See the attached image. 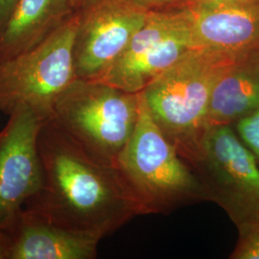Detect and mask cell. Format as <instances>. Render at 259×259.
<instances>
[{
  "label": "cell",
  "mask_w": 259,
  "mask_h": 259,
  "mask_svg": "<svg viewBox=\"0 0 259 259\" xmlns=\"http://www.w3.org/2000/svg\"><path fill=\"white\" fill-rule=\"evenodd\" d=\"M37 148L41 183L23 208L28 212L100 239L143 215L118 167L91 156L51 118L41 126Z\"/></svg>",
  "instance_id": "cell-1"
},
{
  "label": "cell",
  "mask_w": 259,
  "mask_h": 259,
  "mask_svg": "<svg viewBox=\"0 0 259 259\" xmlns=\"http://www.w3.org/2000/svg\"><path fill=\"white\" fill-rule=\"evenodd\" d=\"M238 234L237 244L230 258L259 259V222Z\"/></svg>",
  "instance_id": "cell-15"
},
{
  "label": "cell",
  "mask_w": 259,
  "mask_h": 259,
  "mask_svg": "<svg viewBox=\"0 0 259 259\" xmlns=\"http://www.w3.org/2000/svg\"><path fill=\"white\" fill-rule=\"evenodd\" d=\"M192 48L191 34L180 10H151L128 47L97 81L139 93Z\"/></svg>",
  "instance_id": "cell-7"
},
{
  "label": "cell",
  "mask_w": 259,
  "mask_h": 259,
  "mask_svg": "<svg viewBox=\"0 0 259 259\" xmlns=\"http://www.w3.org/2000/svg\"><path fill=\"white\" fill-rule=\"evenodd\" d=\"M235 58L192 48L140 92L153 119L189 164L209 128L207 115L214 87Z\"/></svg>",
  "instance_id": "cell-2"
},
{
  "label": "cell",
  "mask_w": 259,
  "mask_h": 259,
  "mask_svg": "<svg viewBox=\"0 0 259 259\" xmlns=\"http://www.w3.org/2000/svg\"><path fill=\"white\" fill-rule=\"evenodd\" d=\"M259 108V49L238 56L214 87L208 127L232 125Z\"/></svg>",
  "instance_id": "cell-13"
},
{
  "label": "cell",
  "mask_w": 259,
  "mask_h": 259,
  "mask_svg": "<svg viewBox=\"0 0 259 259\" xmlns=\"http://www.w3.org/2000/svg\"><path fill=\"white\" fill-rule=\"evenodd\" d=\"M19 0H0V29L9 19Z\"/></svg>",
  "instance_id": "cell-16"
},
{
  "label": "cell",
  "mask_w": 259,
  "mask_h": 259,
  "mask_svg": "<svg viewBox=\"0 0 259 259\" xmlns=\"http://www.w3.org/2000/svg\"><path fill=\"white\" fill-rule=\"evenodd\" d=\"M139 112V93L76 78L56 100L50 118L91 156L117 166Z\"/></svg>",
  "instance_id": "cell-4"
},
{
  "label": "cell",
  "mask_w": 259,
  "mask_h": 259,
  "mask_svg": "<svg viewBox=\"0 0 259 259\" xmlns=\"http://www.w3.org/2000/svg\"><path fill=\"white\" fill-rule=\"evenodd\" d=\"M193 1H198V0H177L175 3H173L172 5L168 6L166 8H171V7H175V6H179V5H182V4H185V3H188V2H193ZM165 9V8H163Z\"/></svg>",
  "instance_id": "cell-20"
},
{
  "label": "cell",
  "mask_w": 259,
  "mask_h": 259,
  "mask_svg": "<svg viewBox=\"0 0 259 259\" xmlns=\"http://www.w3.org/2000/svg\"><path fill=\"white\" fill-rule=\"evenodd\" d=\"M195 48L238 57L259 49V0H198L179 6Z\"/></svg>",
  "instance_id": "cell-10"
},
{
  "label": "cell",
  "mask_w": 259,
  "mask_h": 259,
  "mask_svg": "<svg viewBox=\"0 0 259 259\" xmlns=\"http://www.w3.org/2000/svg\"><path fill=\"white\" fill-rule=\"evenodd\" d=\"M9 259H93L101 239L47 222L23 209L8 232Z\"/></svg>",
  "instance_id": "cell-11"
},
{
  "label": "cell",
  "mask_w": 259,
  "mask_h": 259,
  "mask_svg": "<svg viewBox=\"0 0 259 259\" xmlns=\"http://www.w3.org/2000/svg\"><path fill=\"white\" fill-rule=\"evenodd\" d=\"M232 128L255 157L259 166V108L234 122Z\"/></svg>",
  "instance_id": "cell-14"
},
{
  "label": "cell",
  "mask_w": 259,
  "mask_h": 259,
  "mask_svg": "<svg viewBox=\"0 0 259 259\" xmlns=\"http://www.w3.org/2000/svg\"><path fill=\"white\" fill-rule=\"evenodd\" d=\"M11 236L9 233L0 231V259H9Z\"/></svg>",
  "instance_id": "cell-18"
},
{
  "label": "cell",
  "mask_w": 259,
  "mask_h": 259,
  "mask_svg": "<svg viewBox=\"0 0 259 259\" xmlns=\"http://www.w3.org/2000/svg\"><path fill=\"white\" fill-rule=\"evenodd\" d=\"M150 11L135 0H89L77 10L76 78L99 80L143 26Z\"/></svg>",
  "instance_id": "cell-8"
},
{
  "label": "cell",
  "mask_w": 259,
  "mask_h": 259,
  "mask_svg": "<svg viewBox=\"0 0 259 259\" xmlns=\"http://www.w3.org/2000/svg\"><path fill=\"white\" fill-rule=\"evenodd\" d=\"M139 5L149 10H158L166 8L175 3L177 0H135Z\"/></svg>",
  "instance_id": "cell-17"
},
{
  "label": "cell",
  "mask_w": 259,
  "mask_h": 259,
  "mask_svg": "<svg viewBox=\"0 0 259 259\" xmlns=\"http://www.w3.org/2000/svg\"><path fill=\"white\" fill-rule=\"evenodd\" d=\"M76 13L37 47L0 63V111L10 114L26 107L45 119L56 100L76 79Z\"/></svg>",
  "instance_id": "cell-5"
},
{
  "label": "cell",
  "mask_w": 259,
  "mask_h": 259,
  "mask_svg": "<svg viewBox=\"0 0 259 259\" xmlns=\"http://www.w3.org/2000/svg\"><path fill=\"white\" fill-rule=\"evenodd\" d=\"M117 167L145 214H167L207 201L194 169L153 119L139 93V118Z\"/></svg>",
  "instance_id": "cell-3"
},
{
  "label": "cell",
  "mask_w": 259,
  "mask_h": 259,
  "mask_svg": "<svg viewBox=\"0 0 259 259\" xmlns=\"http://www.w3.org/2000/svg\"><path fill=\"white\" fill-rule=\"evenodd\" d=\"M190 165L207 201L222 207L238 233L259 222L258 164L232 125L209 127Z\"/></svg>",
  "instance_id": "cell-6"
},
{
  "label": "cell",
  "mask_w": 259,
  "mask_h": 259,
  "mask_svg": "<svg viewBox=\"0 0 259 259\" xmlns=\"http://www.w3.org/2000/svg\"><path fill=\"white\" fill-rule=\"evenodd\" d=\"M89 0H69V3H70V6L72 10L76 12L77 10L80 9L82 6H83L84 3H87Z\"/></svg>",
  "instance_id": "cell-19"
},
{
  "label": "cell",
  "mask_w": 259,
  "mask_h": 259,
  "mask_svg": "<svg viewBox=\"0 0 259 259\" xmlns=\"http://www.w3.org/2000/svg\"><path fill=\"white\" fill-rule=\"evenodd\" d=\"M73 13L69 0H19L0 29V63L37 47Z\"/></svg>",
  "instance_id": "cell-12"
},
{
  "label": "cell",
  "mask_w": 259,
  "mask_h": 259,
  "mask_svg": "<svg viewBox=\"0 0 259 259\" xmlns=\"http://www.w3.org/2000/svg\"><path fill=\"white\" fill-rule=\"evenodd\" d=\"M0 131V231L9 232L41 183L38 134L45 119L19 107Z\"/></svg>",
  "instance_id": "cell-9"
}]
</instances>
